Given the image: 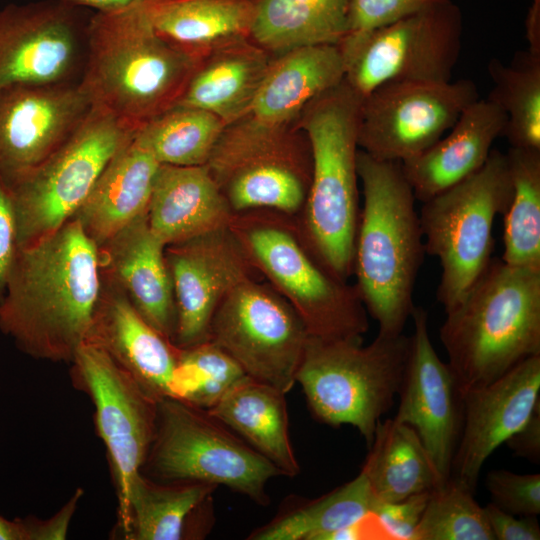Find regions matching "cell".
Segmentation results:
<instances>
[{
  "instance_id": "1",
  "label": "cell",
  "mask_w": 540,
  "mask_h": 540,
  "mask_svg": "<svg viewBox=\"0 0 540 540\" xmlns=\"http://www.w3.org/2000/svg\"><path fill=\"white\" fill-rule=\"evenodd\" d=\"M101 291L97 245L72 218L18 249L0 305V330L27 355L71 363Z\"/></svg>"
},
{
  "instance_id": "2",
  "label": "cell",
  "mask_w": 540,
  "mask_h": 540,
  "mask_svg": "<svg viewBox=\"0 0 540 540\" xmlns=\"http://www.w3.org/2000/svg\"><path fill=\"white\" fill-rule=\"evenodd\" d=\"M86 44L80 88L93 108L134 131L179 103L202 61L155 32L144 0L94 12Z\"/></svg>"
},
{
  "instance_id": "3",
  "label": "cell",
  "mask_w": 540,
  "mask_h": 540,
  "mask_svg": "<svg viewBox=\"0 0 540 540\" xmlns=\"http://www.w3.org/2000/svg\"><path fill=\"white\" fill-rule=\"evenodd\" d=\"M363 207L357 228L353 275L378 334L403 333L415 307L413 292L425 257L416 198L401 162L357 153Z\"/></svg>"
},
{
  "instance_id": "4",
  "label": "cell",
  "mask_w": 540,
  "mask_h": 540,
  "mask_svg": "<svg viewBox=\"0 0 540 540\" xmlns=\"http://www.w3.org/2000/svg\"><path fill=\"white\" fill-rule=\"evenodd\" d=\"M439 330L462 394L540 355V271L493 258Z\"/></svg>"
},
{
  "instance_id": "5",
  "label": "cell",
  "mask_w": 540,
  "mask_h": 540,
  "mask_svg": "<svg viewBox=\"0 0 540 540\" xmlns=\"http://www.w3.org/2000/svg\"><path fill=\"white\" fill-rule=\"evenodd\" d=\"M361 101L344 79L312 100L297 122L312 157L310 187L298 215L301 231L318 262L342 281L353 275L361 210L357 173Z\"/></svg>"
},
{
  "instance_id": "6",
  "label": "cell",
  "mask_w": 540,
  "mask_h": 540,
  "mask_svg": "<svg viewBox=\"0 0 540 540\" xmlns=\"http://www.w3.org/2000/svg\"><path fill=\"white\" fill-rule=\"evenodd\" d=\"M229 227L252 265L303 322L309 336L362 342L369 329L359 292L315 258L298 216L256 209L234 213Z\"/></svg>"
},
{
  "instance_id": "7",
  "label": "cell",
  "mask_w": 540,
  "mask_h": 540,
  "mask_svg": "<svg viewBox=\"0 0 540 540\" xmlns=\"http://www.w3.org/2000/svg\"><path fill=\"white\" fill-rule=\"evenodd\" d=\"M403 333L353 340L309 336L296 373L313 415L322 423L354 426L369 448L381 417L398 396L410 352Z\"/></svg>"
},
{
  "instance_id": "8",
  "label": "cell",
  "mask_w": 540,
  "mask_h": 540,
  "mask_svg": "<svg viewBox=\"0 0 540 540\" xmlns=\"http://www.w3.org/2000/svg\"><path fill=\"white\" fill-rule=\"evenodd\" d=\"M512 197L506 154L492 149L474 174L422 202L419 218L426 254L441 266L437 300L455 307L492 259L493 223Z\"/></svg>"
},
{
  "instance_id": "9",
  "label": "cell",
  "mask_w": 540,
  "mask_h": 540,
  "mask_svg": "<svg viewBox=\"0 0 540 540\" xmlns=\"http://www.w3.org/2000/svg\"><path fill=\"white\" fill-rule=\"evenodd\" d=\"M143 469L164 483L224 485L259 505L269 503L267 482L281 475L208 410L176 397L158 400L155 435Z\"/></svg>"
},
{
  "instance_id": "10",
  "label": "cell",
  "mask_w": 540,
  "mask_h": 540,
  "mask_svg": "<svg viewBox=\"0 0 540 540\" xmlns=\"http://www.w3.org/2000/svg\"><path fill=\"white\" fill-rule=\"evenodd\" d=\"M135 132L111 114L92 107L59 149L6 188L14 210L19 248L47 238L70 220L106 165Z\"/></svg>"
},
{
  "instance_id": "11",
  "label": "cell",
  "mask_w": 540,
  "mask_h": 540,
  "mask_svg": "<svg viewBox=\"0 0 540 540\" xmlns=\"http://www.w3.org/2000/svg\"><path fill=\"white\" fill-rule=\"evenodd\" d=\"M309 334L293 308L268 283L249 279L220 302L209 340L245 374L288 393L296 383Z\"/></svg>"
},
{
  "instance_id": "12",
  "label": "cell",
  "mask_w": 540,
  "mask_h": 540,
  "mask_svg": "<svg viewBox=\"0 0 540 540\" xmlns=\"http://www.w3.org/2000/svg\"><path fill=\"white\" fill-rule=\"evenodd\" d=\"M463 16L452 0L371 32L346 62L345 81L364 97L398 81H450L457 64Z\"/></svg>"
},
{
  "instance_id": "13",
  "label": "cell",
  "mask_w": 540,
  "mask_h": 540,
  "mask_svg": "<svg viewBox=\"0 0 540 540\" xmlns=\"http://www.w3.org/2000/svg\"><path fill=\"white\" fill-rule=\"evenodd\" d=\"M76 384L90 396L112 466L119 524L126 539L128 495L154 439L158 400L98 346L84 342L72 362Z\"/></svg>"
},
{
  "instance_id": "14",
  "label": "cell",
  "mask_w": 540,
  "mask_h": 540,
  "mask_svg": "<svg viewBox=\"0 0 540 540\" xmlns=\"http://www.w3.org/2000/svg\"><path fill=\"white\" fill-rule=\"evenodd\" d=\"M477 99L468 79L382 84L362 98L358 147L376 159L402 163L439 140Z\"/></svg>"
},
{
  "instance_id": "15",
  "label": "cell",
  "mask_w": 540,
  "mask_h": 540,
  "mask_svg": "<svg viewBox=\"0 0 540 540\" xmlns=\"http://www.w3.org/2000/svg\"><path fill=\"white\" fill-rule=\"evenodd\" d=\"M93 13L58 0L0 8V91L79 82Z\"/></svg>"
},
{
  "instance_id": "16",
  "label": "cell",
  "mask_w": 540,
  "mask_h": 540,
  "mask_svg": "<svg viewBox=\"0 0 540 540\" xmlns=\"http://www.w3.org/2000/svg\"><path fill=\"white\" fill-rule=\"evenodd\" d=\"M165 260L176 309L173 344L179 349L208 341L220 302L259 274L229 225L165 246Z\"/></svg>"
},
{
  "instance_id": "17",
  "label": "cell",
  "mask_w": 540,
  "mask_h": 540,
  "mask_svg": "<svg viewBox=\"0 0 540 540\" xmlns=\"http://www.w3.org/2000/svg\"><path fill=\"white\" fill-rule=\"evenodd\" d=\"M92 109L79 82L0 91V181L28 175L78 129Z\"/></svg>"
},
{
  "instance_id": "18",
  "label": "cell",
  "mask_w": 540,
  "mask_h": 540,
  "mask_svg": "<svg viewBox=\"0 0 540 540\" xmlns=\"http://www.w3.org/2000/svg\"><path fill=\"white\" fill-rule=\"evenodd\" d=\"M410 352L394 417L421 439L440 486L451 476L463 425V394L448 363L437 355L428 333V314L414 307Z\"/></svg>"
},
{
  "instance_id": "19",
  "label": "cell",
  "mask_w": 540,
  "mask_h": 540,
  "mask_svg": "<svg viewBox=\"0 0 540 540\" xmlns=\"http://www.w3.org/2000/svg\"><path fill=\"white\" fill-rule=\"evenodd\" d=\"M540 404V355L493 382L463 393V425L451 476L474 492L484 462L530 418Z\"/></svg>"
},
{
  "instance_id": "20",
  "label": "cell",
  "mask_w": 540,
  "mask_h": 540,
  "mask_svg": "<svg viewBox=\"0 0 540 540\" xmlns=\"http://www.w3.org/2000/svg\"><path fill=\"white\" fill-rule=\"evenodd\" d=\"M85 342L105 351L157 400L174 396L179 348L155 330L123 291L102 275Z\"/></svg>"
},
{
  "instance_id": "21",
  "label": "cell",
  "mask_w": 540,
  "mask_h": 540,
  "mask_svg": "<svg viewBox=\"0 0 540 540\" xmlns=\"http://www.w3.org/2000/svg\"><path fill=\"white\" fill-rule=\"evenodd\" d=\"M101 275L127 296L139 314L173 343L176 309L165 245L151 232L147 215L98 247Z\"/></svg>"
},
{
  "instance_id": "22",
  "label": "cell",
  "mask_w": 540,
  "mask_h": 540,
  "mask_svg": "<svg viewBox=\"0 0 540 540\" xmlns=\"http://www.w3.org/2000/svg\"><path fill=\"white\" fill-rule=\"evenodd\" d=\"M506 117L489 99H477L458 117L446 136L402 168L416 200L425 202L477 172L494 141L502 136Z\"/></svg>"
},
{
  "instance_id": "23",
  "label": "cell",
  "mask_w": 540,
  "mask_h": 540,
  "mask_svg": "<svg viewBox=\"0 0 540 540\" xmlns=\"http://www.w3.org/2000/svg\"><path fill=\"white\" fill-rule=\"evenodd\" d=\"M159 166L137 131L112 157L72 217L97 247L147 215Z\"/></svg>"
},
{
  "instance_id": "24",
  "label": "cell",
  "mask_w": 540,
  "mask_h": 540,
  "mask_svg": "<svg viewBox=\"0 0 540 540\" xmlns=\"http://www.w3.org/2000/svg\"><path fill=\"white\" fill-rule=\"evenodd\" d=\"M339 45H313L274 56L247 116L272 128L296 127L305 107L345 79Z\"/></svg>"
},
{
  "instance_id": "25",
  "label": "cell",
  "mask_w": 540,
  "mask_h": 540,
  "mask_svg": "<svg viewBox=\"0 0 540 540\" xmlns=\"http://www.w3.org/2000/svg\"><path fill=\"white\" fill-rule=\"evenodd\" d=\"M233 215L206 165L160 164L147 221L165 246L228 226Z\"/></svg>"
},
{
  "instance_id": "26",
  "label": "cell",
  "mask_w": 540,
  "mask_h": 540,
  "mask_svg": "<svg viewBox=\"0 0 540 540\" xmlns=\"http://www.w3.org/2000/svg\"><path fill=\"white\" fill-rule=\"evenodd\" d=\"M273 58L251 38L216 48L202 59L178 104L209 111L226 126L247 113Z\"/></svg>"
},
{
  "instance_id": "27",
  "label": "cell",
  "mask_w": 540,
  "mask_h": 540,
  "mask_svg": "<svg viewBox=\"0 0 540 540\" xmlns=\"http://www.w3.org/2000/svg\"><path fill=\"white\" fill-rule=\"evenodd\" d=\"M155 32L202 60L228 43L250 38L255 0H144Z\"/></svg>"
},
{
  "instance_id": "28",
  "label": "cell",
  "mask_w": 540,
  "mask_h": 540,
  "mask_svg": "<svg viewBox=\"0 0 540 540\" xmlns=\"http://www.w3.org/2000/svg\"><path fill=\"white\" fill-rule=\"evenodd\" d=\"M285 395L246 376L208 411L268 459L281 475L293 477L300 466L290 442Z\"/></svg>"
},
{
  "instance_id": "29",
  "label": "cell",
  "mask_w": 540,
  "mask_h": 540,
  "mask_svg": "<svg viewBox=\"0 0 540 540\" xmlns=\"http://www.w3.org/2000/svg\"><path fill=\"white\" fill-rule=\"evenodd\" d=\"M350 0H255L250 38L273 56L313 45H339Z\"/></svg>"
},
{
  "instance_id": "30",
  "label": "cell",
  "mask_w": 540,
  "mask_h": 540,
  "mask_svg": "<svg viewBox=\"0 0 540 540\" xmlns=\"http://www.w3.org/2000/svg\"><path fill=\"white\" fill-rule=\"evenodd\" d=\"M361 468L378 503H393L440 486L416 431L393 419L379 421Z\"/></svg>"
},
{
  "instance_id": "31",
  "label": "cell",
  "mask_w": 540,
  "mask_h": 540,
  "mask_svg": "<svg viewBox=\"0 0 540 540\" xmlns=\"http://www.w3.org/2000/svg\"><path fill=\"white\" fill-rule=\"evenodd\" d=\"M214 485L156 482L140 473L128 495L129 540H179L190 519L210 499Z\"/></svg>"
},
{
  "instance_id": "32",
  "label": "cell",
  "mask_w": 540,
  "mask_h": 540,
  "mask_svg": "<svg viewBox=\"0 0 540 540\" xmlns=\"http://www.w3.org/2000/svg\"><path fill=\"white\" fill-rule=\"evenodd\" d=\"M370 485L358 476L330 493L283 512L249 537L254 540H325L368 516L377 506Z\"/></svg>"
},
{
  "instance_id": "33",
  "label": "cell",
  "mask_w": 540,
  "mask_h": 540,
  "mask_svg": "<svg viewBox=\"0 0 540 540\" xmlns=\"http://www.w3.org/2000/svg\"><path fill=\"white\" fill-rule=\"evenodd\" d=\"M270 159L312 164L305 133L298 127H267L242 116L224 127L206 166L222 190L227 179L238 169Z\"/></svg>"
},
{
  "instance_id": "34",
  "label": "cell",
  "mask_w": 540,
  "mask_h": 540,
  "mask_svg": "<svg viewBox=\"0 0 540 540\" xmlns=\"http://www.w3.org/2000/svg\"><path fill=\"white\" fill-rule=\"evenodd\" d=\"M506 157L512 197L503 214L501 259L540 271V150L510 147Z\"/></svg>"
},
{
  "instance_id": "35",
  "label": "cell",
  "mask_w": 540,
  "mask_h": 540,
  "mask_svg": "<svg viewBox=\"0 0 540 540\" xmlns=\"http://www.w3.org/2000/svg\"><path fill=\"white\" fill-rule=\"evenodd\" d=\"M488 72L487 99L506 117L502 136L510 147L540 150V54L520 52L508 65L492 59Z\"/></svg>"
},
{
  "instance_id": "36",
  "label": "cell",
  "mask_w": 540,
  "mask_h": 540,
  "mask_svg": "<svg viewBox=\"0 0 540 540\" xmlns=\"http://www.w3.org/2000/svg\"><path fill=\"white\" fill-rule=\"evenodd\" d=\"M312 164L270 159L235 171L222 187L233 213L268 209L298 216L305 205Z\"/></svg>"
},
{
  "instance_id": "37",
  "label": "cell",
  "mask_w": 540,
  "mask_h": 540,
  "mask_svg": "<svg viewBox=\"0 0 540 540\" xmlns=\"http://www.w3.org/2000/svg\"><path fill=\"white\" fill-rule=\"evenodd\" d=\"M225 124L209 111L177 104L137 131L160 164L206 165Z\"/></svg>"
},
{
  "instance_id": "38",
  "label": "cell",
  "mask_w": 540,
  "mask_h": 540,
  "mask_svg": "<svg viewBox=\"0 0 540 540\" xmlns=\"http://www.w3.org/2000/svg\"><path fill=\"white\" fill-rule=\"evenodd\" d=\"M415 540H495L474 491L450 476L430 492Z\"/></svg>"
},
{
  "instance_id": "39",
  "label": "cell",
  "mask_w": 540,
  "mask_h": 540,
  "mask_svg": "<svg viewBox=\"0 0 540 540\" xmlns=\"http://www.w3.org/2000/svg\"><path fill=\"white\" fill-rule=\"evenodd\" d=\"M246 376L229 354L208 340L179 349L173 397L209 410Z\"/></svg>"
},
{
  "instance_id": "40",
  "label": "cell",
  "mask_w": 540,
  "mask_h": 540,
  "mask_svg": "<svg viewBox=\"0 0 540 540\" xmlns=\"http://www.w3.org/2000/svg\"><path fill=\"white\" fill-rule=\"evenodd\" d=\"M448 0H350L348 27L339 44L345 64L374 30Z\"/></svg>"
},
{
  "instance_id": "41",
  "label": "cell",
  "mask_w": 540,
  "mask_h": 540,
  "mask_svg": "<svg viewBox=\"0 0 540 540\" xmlns=\"http://www.w3.org/2000/svg\"><path fill=\"white\" fill-rule=\"evenodd\" d=\"M491 503L516 516L540 514V474H517L505 469L492 470L486 476Z\"/></svg>"
},
{
  "instance_id": "42",
  "label": "cell",
  "mask_w": 540,
  "mask_h": 540,
  "mask_svg": "<svg viewBox=\"0 0 540 540\" xmlns=\"http://www.w3.org/2000/svg\"><path fill=\"white\" fill-rule=\"evenodd\" d=\"M430 492L416 494L398 502L377 504L373 513L389 540H415L416 528Z\"/></svg>"
},
{
  "instance_id": "43",
  "label": "cell",
  "mask_w": 540,
  "mask_h": 540,
  "mask_svg": "<svg viewBox=\"0 0 540 540\" xmlns=\"http://www.w3.org/2000/svg\"><path fill=\"white\" fill-rule=\"evenodd\" d=\"M19 249L17 226L11 199L0 181V305Z\"/></svg>"
},
{
  "instance_id": "44",
  "label": "cell",
  "mask_w": 540,
  "mask_h": 540,
  "mask_svg": "<svg viewBox=\"0 0 540 540\" xmlns=\"http://www.w3.org/2000/svg\"><path fill=\"white\" fill-rule=\"evenodd\" d=\"M488 524L497 540H539L540 526L536 517L516 516L493 503L484 507Z\"/></svg>"
},
{
  "instance_id": "45",
  "label": "cell",
  "mask_w": 540,
  "mask_h": 540,
  "mask_svg": "<svg viewBox=\"0 0 540 540\" xmlns=\"http://www.w3.org/2000/svg\"><path fill=\"white\" fill-rule=\"evenodd\" d=\"M82 494L83 491L77 489L61 510L50 519H21L26 533V540L65 539L69 523Z\"/></svg>"
},
{
  "instance_id": "46",
  "label": "cell",
  "mask_w": 540,
  "mask_h": 540,
  "mask_svg": "<svg viewBox=\"0 0 540 540\" xmlns=\"http://www.w3.org/2000/svg\"><path fill=\"white\" fill-rule=\"evenodd\" d=\"M505 443L515 455L533 463L540 462V404L529 420Z\"/></svg>"
},
{
  "instance_id": "47",
  "label": "cell",
  "mask_w": 540,
  "mask_h": 540,
  "mask_svg": "<svg viewBox=\"0 0 540 540\" xmlns=\"http://www.w3.org/2000/svg\"><path fill=\"white\" fill-rule=\"evenodd\" d=\"M62 3L81 7L86 9H94L95 12L107 13L113 12L130 5L134 0H58Z\"/></svg>"
},
{
  "instance_id": "48",
  "label": "cell",
  "mask_w": 540,
  "mask_h": 540,
  "mask_svg": "<svg viewBox=\"0 0 540 540\" xmlns=\"http://www.w3.org/2000/svg\"><path fill=\"white\" fill-rule=\"evenodd\" d=\"M0 540H26L22 520H9L0 515Z\"/></svg>"
}]
</instances>
